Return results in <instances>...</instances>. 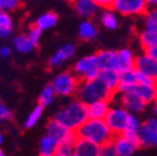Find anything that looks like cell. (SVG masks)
Instances as JSON below:
<instances>
[{
  "instance_id": "obj_27",
  "label": "cell",
  "mask_w": 157,
  "mask_h": 156,
  "mask_svg": "<svg viewBox=\"0 0 157 156\" xmlns=\"http://www.w3.org/2000/svg\"><path fill=\"white\" fill-rule=\"evenodd\" d=\"M139 40L146 53L148 49H151L153 45L157 44V31L150 30V29H144L139 35Z\"/></svg>"
},
{
  "instance_id": "obj_9",
  "label": "cell",
  "mask_w": 157,
  "mask_h": 156,
  "mask_svg": "<svg viewBox=\"0 0 157 156\" xmlns=\"http://www.w3.org/2000/svg\"><path fill=\"white\" fill-rule=\"evenodd\" d=\"M139 140H140V146L142 147L157 146V119L156 118H150L141 124Z\"/></svg>"
},
{
  "instance_id": "obj_15",
  "label": "cell",
  "mask_w": 157,
  "mask_h": 156,
  "mask_svg": "<svg viewBox=\"0 0 157 156\" xmlns=\"http://www.w3.org/2000/svg\"><path fill=\"white\" fill-rule=\"evenodd\" d=\"M71 132L72 131L67 130L65 126H63L60 123L56 121L54 118L51 120H49V123L46 124V135L51 136V138L55 139L57 142H61L64 139L67 138Z\"/></svg>"
},
{
  "instance_id": "obj_23",
  "label": "cell",
  "mask_w": 157,
  "mask_h": 156,
  "mask_svg": "<svg viewBox=\"0 0 157 156\" xmlns=\"http://www.w3.org/2000/svg\"><path fill=\"white\" fill-rule=\"evenodd\" d=\"M77 134L71 132L66 139H64L61 142H59V152L63 156H72L75 152V146L77 142Z\"/></svg>"
},
{
  "instance_id": "obj_14",
  "label": "cell",
  "mask_w": 157,
  "mask_h": 156,
  "mask_svg": "<svg viewBox=\"0 0 157 156\" xmlns=\"http://www.w3.org/2000/svg\"><path fill=\"white\" fill-rule=\"evenodd\" d=\"M75 51H76V48L74 44H65L63 45L61 48H59L49 59V65L51 68H55V66H60L63 65L65 61L70 60L71 57L75 55Z\"/></svg>"
},
{
  "instance_id": "obj_21",
  "label": "cell",
  "mask_w": 157,
  "mask_h": 156,
  "mask_svg": "<svg viewBox=\"0 0 157 156\" xmlns=\"http://www.w3.org/2000/svg\"><path fill=\"white\" fill-rule=\"evenodd\" d=\"M57 20H59V18L55 13L52 11H48V13H44L43 15L39 16L34 25L39 29V30H41V31H45V30H49V29H52L56 24H57Z\"/></svg>"
},
{
  "instance_id": "obj_11",
  "label": "cell",
  "mask_w": 157,
  "mask_h": 156,
  "mask_svg": "<svg viewBox=\"0 0 157 156\" xmlns=\"http://www.w3.org/2000/svg\"><path fill=\"white\" fill-rule=\"evenodd\" d=\"M112 144L115 146L117 156H132L137 149L141 147L139 141L127 138V136H125L124 134L115 136Z\"/></svg>"
},
{
  "instance_id": "obj_10",
  "label": "cell",
  "mask_w": 157,
  "mask_h": 156,
  "mask_svg": "<svg viewBox=\"0 0 157 156\" xmlns=\"http://www.w3.org/2000/svg\"><path fill=\"white\" fill-rule=\"evenodd\" d=\"M120 101H121V106L124 109H126L132 115L142 112L145 110V107L147 106V104L132 90H127L125 92H121Z\"/></svg>"
},
{
  "instance_id": "obj_12",
  "label": "cell",
  "mask_w": 157,
  "mask_h": 156,
  "mask_svg": "<svg viewBox=\"0 0 157 156\" xmlns=\"http://www.w3.org/2000/svg\"><path fill=\"white\" fill-rule=\"evenodd\" d=\"M101 70H115L120 72V55L115 50H100L96 54Z\"/></svg>"
},
{
  "instance_id": "obj_41",
  "label": "cell",
  "mask_w": 157,
  "mask_h": 156,
  "mask_svg": "<svg viewBox=\"0 0 157 156\" xmlns=\"http://www.w3.org/2000/svg\"><path fill=\"white\" fill-rule=\"evenodd\" d=\"M155 103L157 104V83L155 84Z\"/></svg>"
},
{
  "instance_id": "obj_28",
  "label": "cell",
  "mask_w": 157,
  "mask_h": 156,
  "mask_svg": "<svg viewBox=\"0 0 157 156\" xmlns=\"http://www.w3.org/2000/svg\"><path fill=\"white\" fill-rule=\"evenodd\" d=\"M14 23L9 13L0 11V37H9L13 33Z\"/></svg>"
},
{
  "instance_id": "obj_38",
  "label": "cell",
  "mask_w": 157,
  "mask_h": 156,
  "mask_svg": "<svg viewBox=\"0 0 157 156\" xmlns=\"http://www.w3.org/2000/svg\"><path fill=\"white\" fill-rule=\"evenodd\" d=\"M146 54H148L151 57H153L155 60H157V44L153 45L151 49H148V50L146 51Z\"/></svg>"
},
{
  "instance_id": "obj_31",
  "label": "cell",
  "mask_w": 157,
  "mask_h": 156,
  "mask_svg": "<svg viewBox=\"0 0 157 156\" xmlns=\"http://www.w3.org/2000/svg\"><path fill=\"white\" fill-rule=\"evenodd\" d=\"M43 114H44V107H43L41 105H36V106L31 110V112L28 115V118H26V120H25L24 126H25L26 129L34 127V126L39 123V120L41 119Z\"/></svg>"
},
{
  "instance_id": "obj_30",
  "label": "cell",
  "mask_w": 157,
  "mask_h": 156,
  "mask_svg": "<svg viewBox=\"0 0 157 156\" xmlns=\"http://www.w3.org/2000/svg\"><path fill=\"white\" fill-rule=\"evenodd\" d=\"M55 97H56V91H55L52 84L46 85L44 88V90L41 91L40 96H39V105H41L43 107H46L55 100Z\"/></svg>"
},
{
  "instance_id": "obj_4",
  "label": "cell",
  "mask_w": 157,
  "mask_h": 156,
  "mask_svg": "<svg viewBox=\"0 0 157 156\" xmlns=\"http://www.w3.org/2000/svg\"><path fill=\"white\" fill-rule=\"evenodd\" d=\"M72 72L80 81L94 80L96 77H99L101 69L99 61H97L96 54L84 56L80 60H77L72 68Z\"/></svg>"
},
{
  "instance_id": "obj_20",
  "label": "cell",
  "mask_w": 157,
  "mask_h": 156,
  "mask_svg": "<svg viewBox=\"0 0 157 156\" xmlns=\"http://www.w3.org/2000/svg\"><path fill=\"white\" fill-rule=\"evenodd\" d=\"M11 44H13V48L20 54H28L36 48V45L30 40L26 34H20L14 36Z\"/></svg>"
},
{
  "instance_id": "obj_7",
  "label": "cell",
  "mask_w": 157,
  "mask_h": 156,
  "mask_svg": "<svg viewBox=\"0 0 157 156\" xmlns=\"http://www.w3.org/2000/svg\"><path fill=\"white\" fill-rule=\"evenodd\" d=\"M112 10L121 15H145L148 10L146 0H112Z\"/></svg>"
},
{
  "instance_id": "obj_24",
  "label": "cell",
  "mask_w": 157,
  "mask_h": 156,
  "mask_svg": "<svg viewBox=\"0 0 157 156\" xmlns=\"http://www.w3.org/2000/svg\"><path fill=\"white\" fill-rule=\"evenodd\" d=\"M130 90L135 91L146 104L155 101V84H150V85L137 84L133 88H131Z\"/></svg>"
},
{
  "instance_id": "obj_18",
  "label": "cell",
  "mask_w": 157,
  "mask_h": 156,
  "mask_svg": "<svg viewBox=\"0 0 157 156\" xmlns=\"http://www.w3.org/2000/svg\"><path fill=\"white\" fill-rule=\"evenodd\" d=\"M59 152V142L49 135H44L39 146V156H55Z\"/></svg>"
},
{
  "instance_id": "obj_5",
  "label": "cell",
  "mask_w": 157,
  "mask_h": 156,
  "mask_svg": "<svg viewBox=\"0 0 157 156\" xmlns=\"http://www.w3.org/2000/svg\"><path fill=\"white\" fill-rule=\"evenodd\" d=\"M81 81L75 76L72 71H63L55 76L52 86L56 95L60 96H74L77 94Z\"/></svg>"
},
{
  "instance_id": "obj_40",
  "label": "cell",
  "mask_w": 157,
  "mask_h": 156,
  "mask_svg": "<svg viewBox=\"0 0 157 156\" xmlns=\"http://www.w3.org/2000/svg\"><path fill=\"white\" fill-rule=\"evenodd\" d=\"M3 142H4V135H3V132H2V131H0V147H2Z\"/></svg>"
},
{
  "instance_id": "obj_37",
  "label": "cell",
  "mask_w": 157,
  "mask_h": 156,
  "mask_svg": "<svg viewBox=\"0 0 157 156\" xmlns=\"http://www.w3.org/2000/svg\"><path fill=\"white\" fill-rule=\"evenodd\" d=\"M10 55H11V48H9V46L0 48V57H2V59H8Z\"/></svg>"
},
{
  "instance_id": "obj_43",
  "label": "cell",
  "mask_w": 157,
  "mask_h": 156,
  "mask_svg": "<svg viewBox=\"0 0 157 156\" xmlns=\"http://www.w3.org/2000/svg\"><path fill=\"white\" fill-rule=\"evenodd\" d=\"M55 156H63V155H60V154H56V155H55Z\"/></svg>"
},
{
  "instance_id": "obj_25",
  "label": "cell",
  "mask_w": 157,
  "mask_h": 156,
  "mask_svg": "<svg viewBox=\"0 0 157 156\" xmlns=\"http://www.w3.org/2000/svg\"><path fill=\"white\" fill-rule=\"evenodd\" d=\"M120 55V74L133 70L136 56L132 54L130 49H121L119 51Z\"/></svg>"
},
{
  "instance_id": "obj_42",
  "label": "cell",
  "mask_w": 157,
  "mask_h": 156,
  "mask_svg": "<svg viewBox=\"0 0 157 156\" xmlns=\"http://www.w3.org/2000/svg\"><path fill=\"white\" fill-rule=\"evenodd\" d=\"M0 156H6V154H5V152H4L2 149H0Z\"/></svg>"
},
{
  "instance_id": "obj_16",
  "label": "cell",
  "mask_w": 157,
  "mask_h": 156,
  "mask_svg": "<svg viewBox=\"0 0 157 156\" xmlns=\"http://www.w3.org/2000/svg\"><path fill=\"white\" fill-rule=\"evenodd\" d=\"M110 101L109 100H102V101H97L94 104L87 105V111H89V119L94 120H105L110 111Z\"/></svg>"
},
{
  "instance_id": "obj_33",
  "label": "cell",
  "mask_w": 157,
  "mask_h": 156,
  "mask_svg": "<svg viewBox=\"0 0 157 156\" xmlns=\"http://www.w3.org/2000/svg\"><path fill=\"white\" fill-rule=\"evenodd\" d=\"M21 6V3L17 0H0V11L10 13Z\"/></svg>"
},
{
  "instance_id": "obj_19",
  "label": "cell",
  "mask_w": 157,
  "mask_h": 156,
  "mask_svg": "<svg viewBox=\"0 0 157 156\" xmlns=\"http://www.w3.org/2000/svg\"><path fill=\"white\" fill-rule=\"evenodd\" d=\"M99 77L106 84V86L113 94L119 92V85H120V72L119 71H115V70H101Z\"/></svg>"
},
{
  "instance_id": "obj_34",
  "label": "cell",
  "mask_w": 157,
  "mask_h": 156,
  "mask_svg": "<svg viewBox=\"0 0 157 156\" xmlns=\"http://www.w3.org/2000/svg\"><path fill=\"white\" fill-rule=\"evenodd\" d=\"M11 119H13L11 110L3 100H0V123H6L10 121Z\"/></svg>"
},
{
  "instance_id": "obj_44",
  "label": "cell",
  "mask_w": 157,
  "mask_h": 156,
  "mask_svg": "<svg viewBox=\"0 0 157 156\" xmlns=\"http://www.w3.org/2000/svg\"><path fill=\"white\" fill-rule=\"evenodd\" d=\"M72 156H75V155H72Z\"/></svg>"
},
{
  "instance_id": "obj_2",
  "label": "cell",
  "mask_w": 157,
  "mask_h": 156,
  "mask_svg": "<svg viewBox=\"0 0 157 156\" xmlns=\"http://www.w3.org/2000/svg\"><path fill=\"white\" fill-rule=\"evenodd\" d=\"M77 138L87 140L97 146H104L113 141L115 135L107 126L105 120L89 119L80 129L76 131Z\"/></svg>"
},
{
  "instance_id": "obj_1",
  "label": "cell",
  "mask_w": 157,
  "mask_h": 156,
  "mask_svg": "<svg viewBox=\"0 0 157 156\" xmlns=\"http://www.w3.org/2000/svg\"><path fill=\"white\" fill-rule=\"evenodd\" d=\"M67 130L76 132L87 120H89V111L87 105H85L78 99L72 100L65 107L59 110L54 118Z\"/></svg>"
},
{
  "instance_id": "obj_3",
  "label": "cell",
  "mask_w": 157,
  "mask_h": 156,
  "mask_svg": "<svg viewBox=\"0 0 157 156\" xmlns=\"http://www.w3.org/2000/svg\"><path fill=\"white\" fill-rule=\"evenodd\" d=\"M76 95H77V99L80 101H82L85 105H90V104L102 101V100L111 101L112 97L116 94H113L106 86V84L100 79V77H96L94 80L81 81L80 88H78Z\"/></svg>"
},
{
  "instance_id": "obj_6",
  "label": "cell",
  "mask_w": 157,
  "mask_h": 156,
  "mask_svg": "<svg viewBox=\"0 0 157 156\" xmlns=\"http://www.w3.org/2000/svg\"><path fill=\"white\" fill-rule=\"evenodd\" d=\"M130 115L131 114L122 106H112L110 109L107 116L105 118V121L115 136L122 135L125 132Z\"/></svg>"
},
{
  "instance_id": "obj_35",
  "label": "cell",
  "mask_w": 157,
  "mask_h": 156,
  "mask_svg": "<svg viewBox=\"0 0 157 156\" xmlns=\"http://www.w3.org/2000/svg\"><path fill=\"white\" fill-rule=\"evenodd\" d=\"M41 30H39L35 25H31L30 26V29H29V31L26 33V35L29 36V39L30 40L37 46V44H39V41H40V37H41Z\"/></svg>"
},
{
  "instance_id": "obj_29",
  "label": "cell",
  "mask_w": 157,
  "mask_h": 156,
  "mask_svg": "<svg viewBox=\"0 0 157 156\" xmlns=\"http://www.w3.org/2000/svg\"><path fill=\"white\" fill-rule=\"evenodd\" d=\"M100 19L102 25L110 30H115L119 28V19L112 10H104L100 15Z\"/></svg>"
},
{
  "instance_id": "obj_26",
  "label": "cell",
  "mask_w": 157,
  "mask_h": 156,
  "mask_svg": "<svg viewBox=\"0 0 157 156\" xmlns=\"http://www.w3.org/2000/svg\"><path fill=\"white\" fill-rule=\"evenodd\" d=\"M99 34V29L96 28V25L91 21V20H85L80 24L78 26V35H80V39L85 41L89 40H94V39Z\"/></svg>"
},
{
  "instance_id": "obj_17",
  "label": "cell",
  "mask_w": 157,
  "mask_h": 156,
  "mask_svg": "<svg viewBox=\"0 0 157 156\" xmlns=\"http://www.w3.org/2000/svg\"><path fill=\"white\" fill-rule=\"evenodd\" d=\"M74 155L75 156H99L100 155V146L78 138L76 146H75Z\"/></svg>"
},
{
  "instance_id": "obj_8",
  "label": "cell",
  "mask_w": 157,
  "mask_h": 156,
  "mask_svg": "<svg viewBox=\"0 0 157 156\" xmlns=\"http://www.w3.org/2000/svg\"><path fill=\"white\" fill-rule=\"evenodd\" d=\"M133 69L142 74L147 79H150L152 83H157V60H155L148 54L144 53L136 56Z\"/></svg>"
},
{
  "instance_id": "obj_13",
  "label": "cell",
  "mask_w": 157,
  "mask_h": 156,
  "mask_svg": "<svg viewBox=\"0 0 157 156\" xmlns=\"http://www.w3.org/2000/svg\"><path fill=\"white\" fill-rule=\"evenodd\" d=\"M72 6L78 15L82 18H87V20L96 16L101 10L96 0H77V2L72 3Z\"/></svg>"
},
{
  "instance_id": "obj_22",
  "label": "cell",
  "mask_w": 157,
  "mask_h": 156,
  "mask_svg": "<svg viewBox=\"0 0 157 156\" xmlns=\"http://www.w3.org/2000/svg\"><path fill=\"white\" fill-rule=\"evenodd\" d=\"M139 84L137 80V72L136 70H130L126 72L120 74V85H119V92H125Z\"/></svg>"
},
{
  "instance_id": "obj_36",
  "label": "cell",
  "mask_w": 157,
  "mask_h": 156,
  "mask_svg": "<svg viewBox=\"0 0 157 156\" xmlns=\"http://www.w3.org/2000/svg\"><path fill=\"white\" fill-rule=\"evenodd\" d=\"M99 156H117V152L115 150V146L112 142L106 144L104 146H100V155Z\"/></svg>"
},
{
  "instance_id": "obj_32",
  "label": "cell",
  "mask_w": 157,
  "mask_h": 156,
  "mask_svg": "<svg viewBox=\"0 0 157 156\" xmlns=\"http://www.w3.org/2000/svg\"><path fill=\"white\" fill-rule=\"evenodd\" d=\"M145 29L157 31V8H148L145 14Z\"/></svg>"
},
{
  "instance_id": "obj_39",
  "label": "cell",
  "mask_w": 157,
  "mask_h": 156,
  "mask_svg": "<svg viewBox=\"0 0 157 156\" xmlns=\"http://www.w3.org/2000/svg\"><path fill=\"white\" fill-rule=\"evenodd\" d=\"M152 114H153V118L157 119V104L155 103L153 106H152Z\"/></svg>"
}]
</instances>
